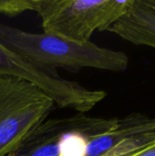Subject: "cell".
<instances>
[{
	"mask_svg": "<svg viewBox=\"0 0 155 156\" xmlns=\"http://www.w3.org/2000/svg\"><path fill=\"white\" fill-rule=\"evenodd\" d=\"M119 120L91 117L80 112L63 118L47 119L7 156H58L60 141L66 133L81 132L90 137L99 136L113 130Z\"/></svg>",
	"mask_w": 155,
	"mask_h": 156,
	"instance_id": "cell-5",
	"label": "cell"
},
{
	"mask_svg": "<svg viewBox=\"0 0 155 156\" xmlns=\"http://www.w3.org/2000/svg\"><path fill=\"white\" fill-rule=\"evenodd\" d=\"M91 138L81 132L66 133L60 141L58 156H87L88 144Z\"/></svg>",
	"mask_w": 155,
	"mask_h": 156,
	"instance_id": "cell-8",
	"label": "cell"
},
{
	"mask_svg": "<svg viewBox=\"0 0 155 156\" xmlns=\"http://www.w3.org/2000/svg\"><path fill=\"white\" fill-rule=\"evenodd\" d=\"M40 0H0V15L14 17L26 11L37 12Z\"/></svg>",
	"mask_w": 155,
	"mask_h": 156,
	"instance_id": "cell-10",
	"label": "cell"
},
{
	"mask_svg": "<svg viewBox=\"0 0 155 156\" xmlns=\"http://www.w3.org/2000/svg\"><path fill=\"white\" fill-rule=\"evenodd\" d=\"M150 132H155V118L140 112L132 113L120 119L113 130L92 137L88 144L87 156L102 155L120 143Z\"/></svg>",
	"mask_w": 155,
	"mask_h": 156,
	"instance_id": "cell-7",
	"label": "cell"
},
{
	"mask_svg": "<svg viewBox=\"0 0 155 156\" xmlns=\"http://www.w3.org/2000/svg\"><path fill=\"white\" fill-rule=\"evenodd\" d=\"M0 75L26 80L41 89L57 107L69 108L80 113L92 110L107 93L87 88L79 82L60 77L57 70L38 68L0 43Z\"/></svg>",
	"mask_w": 155,
	"mask_h": 156,
	"instance_id": "cell-4",
	"label": "cell"
},
{
	"mask_svg": "<svg viewBox=\"0 0 155 156\" xmlns=\"http://www.w3.org/2000/svg\"><path fill=\"white\" fill-rule=\"evenodd\" d=\"M107 31L133 45L155 48V0H132L129 10Z\"/></svg>",
	"mask_w": 155,
	"mask_h": 156,
	"instance_id": "cell-6",
	"label": "cell"
},
{
	"mask_svg": "<svg viewBox=\"0 0 155 156\" xmlns=\"http://www.w3.org/2000/svg\"><path fill=\"white\" fill-rule=\"evenodd\" d=\"M154 141V132L143 133L120 143L100 156H130L145 148Z\"/></svg>",
	"mask_w": 155,
	"mask_h": 156,
	"instance_id": "cell-9",
	"label": "cell"
},
{
	"mask_svg": "<svg viewBox=\"0 0 155 156\" xmlns=\"http://www.w3.org/2000/svg\"><path fill=\"white\" fill-rule=\"evenodd\" d=\"M56 107L33 83L0 75V156L17 149Z\"/></svg>",
	"mask_w": 155,
	"mask_h": 156,
	"instance_id": "cell-2",
	"label": "cell"
},
{
	"mask_svg": "<svg viewBox=\"0 0 155 156\" xmlns=\"http://www.w3.org/2000/svg\"><path fill=\"white\" fill-rule=\"evenodd\" d=\"M132 0H40L37 12L45 33L85 43L107 29L131 7Z\"/></svg>",
	"mask_w": 155,
	"mask_h": 156,
	"instance_id": "cell-3",
	"label": "cell"
},
{
	"mask_svg": "<svg viewBox=\"0 0 155 156\" xmlns=\"http://www.w3.org/2000/svg\"><path fill=\"white\" fill-rule=\"evenodd\" d=\"M130 156H155V141L145 148Z\"/></svg>",
	"mask_w": 155,
	"mask_h": 156,
	"instance_id": "cell-11",
	"label": "cell"
},
{
	"mask_svg": "<svg viewBox=\"0 0 155 156\" xmlns=\"http://www.w3.org/2000/svg\"><path fill=\"white\" fill-rule=\"evenodd\" d=\"M0 43L42 69L70 71L97 69L125 71L130 58L126 53L102 48L89 41L79 43L48 33H31L0 23Z\"/></svg>",
	"mask_w": 155,
	"mask_h": 156,
	"instance_id": "cell-1",
	"label": "cell"
}]
</instances>
